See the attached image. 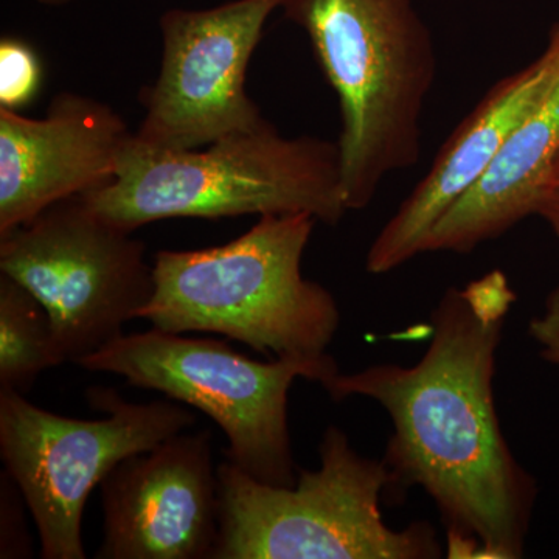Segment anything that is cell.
Instances as JSON below:
<instances>
[{
    "label": "cell",
    "instance_id": "6da1fadb",
    "mask_svg": "<svg viewBox=\"0 0 559 559\" xmlns=\"http://www.w3.org/2000/svg\"><path fill=\"white\" fill-rule=\"evenodd\" d=\"M514 301L506 275L489 272L444 293L428 352L415 366L378 364L322 382L331 400L366 396L388 412L389 491L428 492L447 525L451 558L524 555L536 484L503 437L492 388Z\"/></svg>",
    "mask_w": 559,
    "mask_h": 559
},
{
    "label": "cell",
    "instance_id": "7a4b0ae2",
    "mask_svg": "<svg viewBox=\"0 0 559 559\" xmlns=\"http://www.w3.org/2000/svg\"><path fill=\"white\" fill-rule=\"evenodd\" d=\"M310 36L341 109L348 210L369 207L382 180L421 157V119L437 76L430 28L414 0H285Z\"/></svg>",
    "mask_w": 559,
    "mask_h": 559
},
{
    "label": "cell",
    "instance_id": "3957f363",
    "mask_svg": "<svg viewBox=\"0 0 559 559\" xmlns=\"http://www.w3.org/2000/svg\"><path fill=\"white\" fill-rule=\"evenodd\" d=\"M314 224L308 213L263 215L227 245L159 250L139 319L167 333L223 334L275 358H323L341 312L329 289L301 275Z\"/></svg>",
    "mask_w": 559,
    "mask_h": 559
},
{
    "label": "cell",
    "instance_id": "277c9868",
    "mask_svg": "<svg viewBox=\"0 0 559 559\" xmlns=\"http://www.w3.org/2000/svg\"><path fill=\"white\" fill-rule=\"evenodd\" d=\"M81 198L128 231L160 219L282 213L336 226L349 212L337 142L286 138L271 121L197 150H153L134 134L116 178Z\"/></svg>",
    "mask_w": 559,
    "mask_h": 559
},
{
    "label": "cell",
    "instance_id": "5b68a950",
    "mask_svg": "<svg viewBox=\"0 0 559 559\" xmlns=\"http://www.w3.org/2000/svg\"><path fill=\"white\" fill-rule=\"evenodd\" d=\"M320 468L299 469L294 487H275L226 462L218 476V539L212 559L440 558L425 522L389 527L384 462L362 457L344 430L330 426L319 444Z\"/></svg>",
    "mask_w": 559,
    "mask_h": 559
},
{
    "label": "cell",
    "instance_id": "8992f818",
    "mask_svg": "<svg viewBox=\"0 0 559 559\" xmlns=\"http://www.w3.org/2000/svg\"><path fill=\"white\" fill-rule=\"evenodd\" d=\"M90 371L119 374L204 412L223 429L227 459L253 479L297 484L288 426V393L297 378L322 384L340 373L336 360L277 358L259 362L226 342L153 329L121 334L75 360Z\"/></svg>",
    "mask_w": 559,
    "mask_h": 559
},
{
    "label": "cell",
    "instance_id": "52a82bcc",
    "mask_svg": "<svg viewBox=\"0 0 559 559\" xmlns=\"http://www.w3.org/2000/svg\"><path fill=\"white\" fill-rule=\"evenodd\" d=\"M100 419L51 414L0 390V457L39 533L44 559H84V507L106 476L131 455L153 450L197 423L170 401L130 403L114 389L86 393Z\"/></svg>",
    "mask_w": 559,
    "mask_h": 559
},
{
    "label": "cell",
    "instance_id": "ba28073f",
    "mask_svg": "<svg viewBox=\"0 0 559 559\" xmlns=\"http://www.w3.org/2000/svg\"><path fill=\"white\" fill-rule=\"evenodd\" d=\"M146 246L94 212L83 198L57 202L0 235V272L49 312L66 360L123 334L154 294Z\"/></svg>",
    "mask_w": 559,
    "mask_h": 559
},
{
    "label": "cell",
    "instance_id": "9c48e42d",
    "mask_svg": "<svg viewBox=\"0 0 559 559\" xmlns=\"http://www.w3.org/2000/svg\"><path fill=\"white\" fill-rule=\"evenodd\" d=\"M283 2L167 11L159 75L142 92L145 116L135 140L153 150H197L263 127L267 120L246 91V75L264 25Z\"/></svg>",
    "mask_w": 559,
    "mask_h": 559
},
{
    "label": "cell",
    "instance_id": "30bf717a",
    "mask_svg": "<svg viewBox=\"0 0 559 559\" xmlns=\"http://www.w3.org/2000/svg\"><path fill=\"white\" fill-rule=\"evenodd\" d=\"M100 559H212L218 476L212 433H178L124 459L102 481Z\"/></svg>",
    "mask_w": 559,
    "mask_h": 559
},
{
    "label": "cell",
    "instance_id": "8fae6325",
    "mask_svg": "<svg viewBox=\"0 0 559 559\" xmlns=\"http://www.w3.org/2000/svg\"><path fill=\"white\" fill-rule=\"evenodd\" d=\"M134 134L109 105L73 92L44 119L0 108V235L109 183Z\"/></svg>",
    "mask_w": 559,
    "mask_h": 559
},
{
    "label": "cell",
    "instance_id": "7c38bea8",
    "mask_svg": "<svg viewBox=\"0 0 559 559\" xmlns=\"http://www.w3.org/2000/svg\"><path fill=\"white\" fill-rule=\"evenodd\" d=\"M558 83L559 22L551 27L543 53L499 80L448 138L425 178L371 242L367 271L388 274L423 253L441 216L480 179L511 132Z\"/></svg>",
    "mask_w": 559,
    "mask_h": 559
},
{
    "label": "cell",
    "instance_id": "4fadbf2b",
    "mask_svg": "<svg viewBox=\"0 0 559 559\" xmlns=\"http://www.w3.org/2000/svg\"><path fill=\"white\" fill-rule=\"evenodd\" d=\"M559 153V83L430 230L423 253H471L536 215Z\"/></svg>",
    "mask_w": 559,
    "mask_h": 559
},
{
    "label": "cell",
    "instance_id": "5bb4252c",
    "mask_svg": "<svg viewBox=\"0 0 559 559\" xmlns=\"http://www.w3.org/2000/svg\"><path fill=\"white\" fill-rule=\"evenodd\" d=\"M64 362L49 312L24 286L0 275V390L25 393L44 370Z\"/></svg>",
    "mask_w": 559,
    "mask_h": 559
},
{
    "label": "cell",
    "instance_id": "9a60e30c",
    "mask_svg": "<svg viewBox=\"0 0 559 559\" xmlns=\"http://www.w3.org/2000/svg\"><path fill=\"white\" fill-rule=\"evenodd\" d=\"M43 68L31 44L20 38L0 40V108L20 110L35 100Z\"/></svg>",
    "mask_w": 559,
    "mask_h": 559
},
{
    "label": "cell",
    "instance_id": "2e32d148",
    "mask_svg": "<svg viewBox=\"0 0 559 559\" xmlns=\"http://www.w3.org/2000/svg\"><path fill=\"white\" fill-rule=\"evenodd\" d=\"M0 484V558H28L32 547L22 513L24 496L7 471Z\"/></svg>",
    "mask_w": 559,
    "mask_h": 559
},
{
    "label": "cell",
    "instance_id": "e0dca14e",
    "mask_svg": "<svg viewBox=\"0 0 559 559\" xmlns=\"http://www.w3.org/2000/svg\"><path fill=\"white\" fill-rule=\"evenodd\" d=\"M528 334L540 347V358L559 367V286L549 294L543 314L532 319Z\"/></svg>",
    "mask_w": 559,
    "mask_h": 559
},
{
    "label": "cell",
    "instance_id": "ac0fdd59",
    "mask_svg": "<svg viewBox=\"0 0 559 559\" xmlns=\"http://www.w3.org/2000/svg\"><path fill=\"white\" fill-rule=\"evenodd\" d=\"M536 215L546 221L550 229L554 230V234L559 238V186L550 187V189L544 193Z\"/></svg>",
    "mask_w": 559,
    "mask_h": 559
},
{
    "label": "cell",
    "instance_id": "d6986e66",
    "mask_svg": "<svg viewBox=\"0 0 559 559\" xmlns=\"http://www.w3.org/2000/svg\"><path fill=\"white\" fill-rule=\"evenodd\" d=\"M559 186V153L555 160L554 171H551L550 187Z\"/></svg>",
    "mask_w": 559,
    "mask_h": 559
},
{
    "label": "cell",
    "instance_id": "ffe728a7",
    "mask_svg": "<svg viewBox=\"0 0 559 559\" xmlns=\"http://www.w3.org/2000/svg\"><path fill=\"white\" fill-rule=\"evenodd\" d=\"M38 2L47 7H61L68 5V3L72 2V0H38Z\"/></svg>",
    "mask_w": 559,
    "mask_h": 559
}]
</instances>
